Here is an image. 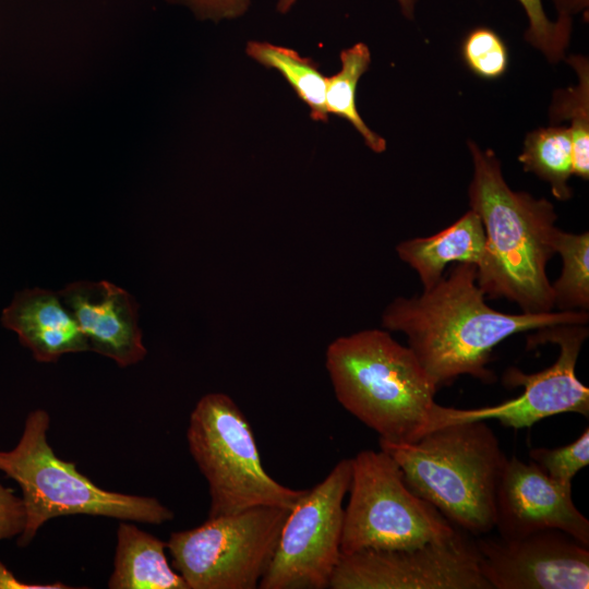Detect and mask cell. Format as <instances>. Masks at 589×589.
Returning a JSON list of instances; mask_svg holds the SVG:
<instances>
[{
  "label": "cell",
  "instance_id": "6da1fadb",
  "mask_svg": "<svg viewBox=\"0 0 589 589\" xmlns=\"http://www.w3.org/2000/svg\"><path fill=\"white\" fill-rule=\"evenodd\" d=\"M586 311L507 314L485 303L477 267L456 263L447 276L422 294L398 297L382 314V326L404 333L408 347L437 387L460 375L491 384L486 365L494 347L507 337L558 324H587Z\"/></svg>",
  "mask_w": 589,
  "mask_h": 589
},
{
  "label": "cell",
  "instance_id": "7a4b0ae2",
  "mask_svg": "<svg viewBox=\"0 0 589 589\" xmlns=\"http://www.w3.org/2000/svg\"><path fill=\"white\" fill-rule=\"evenodd\" d=\"M473 176L469 185L470 209L485 233V260L477 281L485 298H505L524 313L552 312L554 296L546 265L555 254L553 235L557 215L546 199L513 191L491 149L468 144Z\"/></svg>",
  "mask_w": 589,
  "mask_h": 589
},
{
  "label": "cell",
  "instance_id": "3957f363",
  "mask_svg": "<svg viewBox=\"0 0 589 589\" xmlns=\"http://www.w3.org/2000/svg\"><path fill=\"white\" fill-rule=\"evenodd\" d=\"M326 369L339 404L390 443H411L424 432L438 389L413 351L386 329L336 338Z\"/></svg>",
  "mask_w": 589,
  "mask_h": 589
},
{
  "label": "cell",
  "instance_id": "277c9868",
  "mask_svg": "<svg viewBox=\"0 0 589 589\" xmlns=\"http://www.w3.org/2000/svg\"><path fill=\"white\" fill-rule=\"evenodd\" d=\"M408 488L470 536L495 524V495L507 457L484 422L461 421L431 429L411 443L380 440Z\"/></svg>",
  "mask_w": 589,
  "mask_h": 589
},
{
  "label": "cell",
  "instance_id": "5b68a950",
  "mask_svg": "<svg viewBox=\"0 0 589 589\" xmlns=\"http://www.w3.org/2000/svg\"><path fill=\"white\" fill-rule=\"evenodd\" d=\"M50 417L44 409L28 412L14 448L0 450V471L17 483L26 512L25 529L17 537L27 546L43 525L71 515L104 516L119 520L161 525L173 512L151 496L105 490L56 455L47 432Z\"/></svg>",
  "mask_w": 589,
  "mask_h": 589
},
{
  "label": "cell",
  "instance_id": "8992f818",
  "mask_svg": "<svg viewBox=\"0 0 589 589\" xmlns=\"http://www.w3.org/2000/svg\"><path fill=\"white\" fill-rule=\"evenodd\" d=\"M187 441L208 484V518L259 506L291 509L305 492L285 486L267 473L251 425L224 393L206 394L196 402L190 414Z\"/></svg>",
  "mask_w": 589,
  "mask_h": 589
},
{
  "label": "cell",
  "instance_id": "52a82bcc",
  "mask_svg": "<svg viewBox=\"0 0 589 589\" xmlns=\"http://www.w3.org/2000/svg\"><path fill=\"white\" fill-rule=\"evenodd\" d=\"M349 502L340 550H398L441 541L458 529L416 495L385 450L365 449L351 458Z\"/></svg>",
  "mask_w": 589,
  "mask_h": 589
},
{
  "label": "cell",
  "instance_id": "ba28073f",
  "mask_svg": "<svg viewBox=\"0 0 589 589\" xmlns=\"http://www.w3.org/2000/svg\"><path fill=\"white\" fill-rule=\"evenodd\" d=\"M290 509L259 506L170 534L173 568L189 589H255Z\"/></svg>",
  "mask_w": 589,
  "mask_h": 589
},
{
  "label": "cell",
  "instance_id": "9c48e42d",
  "mask_svg": "<svg viewBox=\"0 0 589 589\" xmlns=\"http://www.w3.org/2000/svg\"><path fill=\"white\" fill-rule=\"evenodd\" d=\"M351 481V458L299 497L281 528L261 589H324L341 555L342 502Z\"/></svg>",
  "mask_w": 589,
  "mask_h": 589
},
{
  "label": "cell",
  "instance_id": "30bf717a",
  "mask_svg": "<svg viewBox=\"0 0 589 589\" xmlns=\"http://www.w3.org/2000/svg\"><path fill=\"white\" fill-rule=\"evenodd\" d=\"M585 325L548 326L528 338V348L553 342L560 347V353L551 366L540 372L527 374L514 366L504 372L505 386L524 387L518 397L478 409H457L435 404L423 433L461 421L496 419L506 428L524 429L560 413L574 412L588 418L589 389L575 372L582 344L588 337Z\"/></svg>",
  "mask_w": 589,
  "mask_h": 589
},
{
  "label": "cell",
  "instance_id": "8fae6325",
  "mask_svg": "<svg viewBox=\"0 0 589 589\" xmlns=\"http://www.w3.org/2000/svg\"><path fill=\"white\" fill-rule=\"evenodd\" d=\"M332 589H491L474 539L460 530L444 540L398 550L341 553Z\"/></svg>",
  "mask_w": 589,
  "mask_h": 589
},
{
  "label": "cell",
  "instance_id": "7c38bea8",
  "mask_svg": "<svg viewBox=\"0 0 589 589\" xmlns=\"http://www.w3.org/2000/svg\"><path fill=\"white\" fill-rule=\"evenodd\" d=\"M474 543L491 589L589 588V548L558 529L517 539L477 537Z\"/></svg>",
  "mask_w": 589,
  "mask_h": 589
},
{
  "label": "cell",
  "instance_id": "4fadbf2b",
  "mask_svg": "<svg viewBox=\"0 0 589 589\" xmlns=\"http://www.w3.org/2000/svg\"><path fill=\"white\" fill-rule=\"evenodd\" d=\"M494 528L503 539L558 529L589 548V520L573 502L572 483L515 456L507 458L497 483Z\"/></svg>",
  "mask_w": 589,
  "mask_h": 589
},
{
  "label": "cell",
  "instance_id": "5bb4252c",
  "mask_svg": "<svg viewBox=\"0 0 589 589\" xmlns=\"http://www.w3.org/2000/svg\"><path fill=\"white\" fill-rule=\"evenodd\" d=\"M84 335L89 350L119 366L135 364L146 356L137 324V304L112 283L76 281L58 293Z\"/></svg>",
  "mask_w": 589,
  "mask_h": 589
},
{
  "label": "cell",
  "instance_id": "9a60e30c",
  "mask_svg": "<svg viewBox=\"0 0 589 589\" xmlns=\"http://www.w3.org/2000/svg\"><path fill=\"white\" fill-rule=\"evenodd\" d=\"M1 321L39 362H55L64 353L89 350L71 312L50 290L33 288L16 293Z\"/></svg>",
  "mask_w": 589,
  "mask_h": 589
},
{
  "label": "cell",
  "instance_id": "2e32d148",
  "mask_svg": "<svg viewBox=\"0 0 589 589\" xmlns=\"http://www.w3.org/2000/svg\"><path fill=\"white\" fill-rule=\"evenodd\" d=\"M399 259L413 268L423 290L433 287L449 263H469L477 269L485 260V233L479 215L469 209L442 231L424 238L399 242Z\"/></svg>",
  "mask_w": 589,
  "mask_h": 589
},
{
  "label": "cell",
  "instance_id": "e0dca14e",
  "mask_svg": "<svg viewBox=\"0 0 589 589\" xmlns=\"http://www.w3.org/2000/svg\"><path fill=\"white\" fill-rule=\"evenodd\" d=\"M167 543L122 520L117 529L110 589H189L182 576L170 566Z\"/></svg>",
  "mask_w": 589,
  "mask_h": 589
},
{
  "label": "cell",
  "instance_id": "ac0fdd59",
  "mask_svg": "<svg viewBox=\"0 0 589 589\" xmlns=\"http://www.w3.org/2000/svg\"><path fill=\"white\" fill-rule=\"evenodd\" d=\"M525 171L546 181L555 199L572 196L568 180L573 175L572 135L569 128H539L530 132L518 157Z\"/></svg>",
  "mask_w": 589,
  "mask_h": 589
},
{
  "label": "cell",
  "instance_id": "d6986e66",
  "mask_svg": "<svg viewBox=\"0 0 589 589\" xmlns=\"http://www.w3.org/2000/svg\"><path fill=\"white\" fill-rule=\"evenodd\" d=\"M247 53L266 68L276 69L310 108L315 121H327L325 105L326 77L317 65L297 51L264 41H249Z\"/></svg>",
  "mask_w": 589,
  "mask_h": 589
},
{
  "label": "cell",
  "instance_id": "ffe728a7",
  "mask_svg": "<svg viewBox=\"0 0 589 589\" xmlns=\"http://www.w3.org/2000/svg\"><path fill=\"white\" fill-rule=\"evenodd\" d=\"M340 61V71L326 77V110L349 121L361 134L366 146L375 153H382L386 149V141L369 129L356 106L357 85L370 65V50L365 44L358 43L341 51Z\"/></svg>",
  "mask_w": 589,
  "mask_h": 589
},
{
  "label": "cell",
  "instance_id": "44dd1931",
  "mask_svg": "<svg viewBox=\"0 0 589 589\" xmlns=\"http://www.w3.org/2000/svg\"><path fill=\"white\" fill-rule=\"evenodd\" d=\"M553 249L562 257L560 277L551 284L554 306L560 311L589 309V233H573L556 227Z\"/></svg>",
  "mask_w": 589,
  "mask_h": 589
},
{
  "label": "cell",
  "instance_id": "7402d4cb",
  "mask_svg": "<svg viewBox=\"0 0 589 589\" xmlns=\"http://www.w3.org/2000/svg\"><path fill=\"white\" fill-rule=\"evenodd\" d=\"M579 76L577 86L556 93L551 107L553 121L569 119L572 135L573 175L589 179V71L587 59H568Z\"/></svg>",
  "mask_w": 589,
  "mask_h": 589
},
{
  "label": "cell",
  "instance_id": "603a6c76",
  "mask_svg": "<svg viewBox=\"0 0 589 589\" xmlns=\"http://www.w3.org/2000/svg\"><path fill=\"white\" fill-rule=\"evenodd\" d=\"M461 53L468 68L481 77L496 79L507 70V48L503 39L491 28L472 29L462 43Z\"/></svg>",
  "mask_w": 589,
  "mask_h": 589
},
{
  "label": "cell",
  "instance_id": "cb8c5ba5",
  "mask_svg": "<svg viewBox=\"0 0 589 589\" xmlns=\"http://www.w3.org/2000/svg\"><path fill=\"white\" fill-rule=\"evenodd\" d=\"M529 20L526 39L541 50L549 61L555 62L564 57L569 43L572 21L548 19L541 0H518Z\"/></svg>",
  "mask_w": 589,
  "mask_h": 589
},
{
  "label": "cell",
  "instance_id": "d4e9b609",
  "mask_svg": "<svg viewBox=\"0 0 589 589\" xmlns=\"http://www.w3.org/2000/svg\"><path fill=\"white\" fill-rule=\"evenodd\" d=\"M529 457L551 479L572 483L576 473L589 464V429L567 445L532 448Z\"/></svg>",
  "mask_w": 589,
  "mask_h": 589
},
{
  "label": "cell",
  "instance_id": "484cf974",
  "mask_svg": "<svg viewBox=\"0 0 589 589\" xmlns=\"http://www.w3.org/2000/svg\"><path fill=\"white\" fill-rule=\"evenodd\" d=\"M25 525L26 512L22 497L0 482V541L17 538Z\"/></svg>",
  "mask_w": 589,
  "mask_h": 589
},
{
  "label": "cell",
  "instance_id": "4316f807",
  "mask_svg": "<svg viewBox=\"0 0 589 589\" xmlns=\"http://www.w3.org/2000/svg\"><path fill=\"white\" fill-rule=\"evenodd\" d=\"M188 5L197 16L219 21L244 14L251 0H169Z\"/></svg>",
  "mask_w": 589,
  "mask_h": 589
},
{
  "label": "cell",
  "instance_id": "83f0119b",
  "mask_svg": "<svg viewBox=\"0 0 589 589\" xmlns=\"http://www.w3.org/2000/svg\"><path fill=\"white\" fill-rule=\"evenodd\" d=\"M63 582L51 584H29L20 580L16 576L0 561V589H70Z\"/></svg>",
  "mask_w": 589,
  "mask_h": 589
},
{
  "label": "cell",
  "instance_id": "f1b7e54d",
  "mask_svg": "<svg viewBox=\"0 0 589 589\" xmlns=\"http://www.w3.org/2000/svg\"><path fill=\"white\" fill-rule=\"evenodd\" d=\"M558 15V20L572 21V15L584 13L588 19L589 0H552Z\"/></svg>",
  "mask_w": 589,
  "mask_h": 589
},
{
  "label": "cell",
  "instance_id": "f546056e",
  "mask_svg": "<svg viewBox=\"0 0 589 589\" xmlns=\"http://www.w3.org/2000/svg\"><path fill=\"white\" fill-rule=\"evenodd\" d=\"M297 1L298 0H278L277 11L279 13H287ZM397 1L400 5L402 14L406 15L408 19H411L413 16L416 0H397Z\"/></svg>",
  "mask_w": 589,
  "mask_h": 589
}]
</instances>
